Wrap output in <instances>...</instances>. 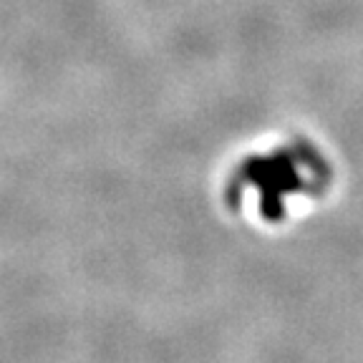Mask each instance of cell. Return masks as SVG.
<instances>
[{
    "label": "cell",
    "instance_id": "6da1fadb",
    "mask_svg": "<svg viewBox=\"0 0 363 363\" xmlns=\"http://www.w3.org/2000/svg\"><path fill=\"white\" fill-rule=\"evenodd\" d=\"M338 187V164L306 129H275L240 144L220 164L215 199L235 225L257 235L288 233L320 212Z\"/></svg>",
    "mask_w": 363,
    "mask_h": 363
}]
</instances>
